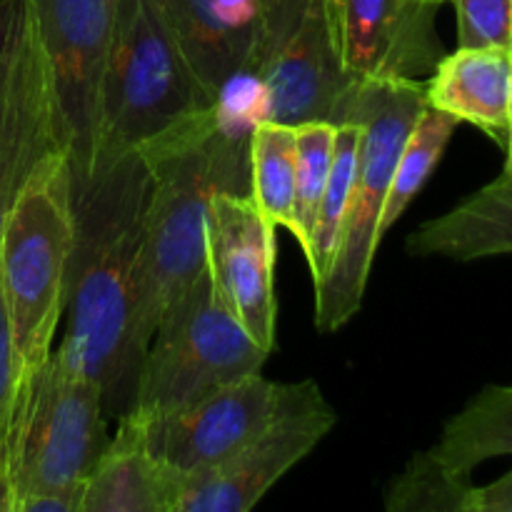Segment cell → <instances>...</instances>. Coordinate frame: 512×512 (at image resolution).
I'll return each instance as SVG.
<instances>
[{"label": "cell", "mask_w": 512, "mask_h": 512, "mask_svg": "<svg viewBox=\"0 0 512 512\" xmlns=\"http://www.w3.org/2000/svg\"><path fill=\"white\" fill-rule=\"evenodd\" d=\"M73 248V173L70 160H60L25 188L0 235V285L25 380L53 355Z\"/></svg>", "instance_id": "obj_5"}, {"label": "cell", "mask_w": 512, "mask_h": 512, "mask_svg": "<svg viewBox=\"0 0 512 512\" xmlns=\"http://www.w3.org/2000/svg\"><path fill=\"white\" fill-rule=\"evenodd\" d=\"M250 120L218 103L140 148L150 173L135 298L143 353L163 310L205 270V215L215 195H250Z\"/></svg>", "instance_id": "obj_2"}, {"label": "cell", "mask_w": 512, "mask_h": 512, "mask_svg": "<svg viewBox=\"0 0 512 512\" xmlns=\"http://www.w3.org/2000/svg\"><path fill=\"white\" fill-rule=\"evenodd\" d=\"M430 3H438V5H443V3H448V0H430Z\"/></svg>", "instance_id": "obj_30"}, {"label": "cell", "mask_w": 512, "mask_h": 512, "mask_svg": "<svg viewBox=\"0 0 512 512\" xmlns=\"http://www.w3.org/2000/svg\"><path fill=\"white\" fill-rule=\"evenodd\" d=\"M150 173L140 150L73 175L75 248L68 323L55 353L98 383L105 415L133 410L145 353L135 338V298Z\"/></svg>", "instance_id": "obj_1"}, {"label": "cell", "mask_w": 512, "mask_h": 512, "mask_svg": "<svg viewBox=\"0 0 512 512\" xmlns=\"http://www.w3.org/2000/svg\"><path fill=\"white\" fill-rule=\"evenodd\" d=\"M335 123H305L295 128L298 145V165H295V205H293V238L300 243L303 255L310 250L315 218H318L320 200L328 185L330 165H333Z\"/></svg>", "instance_id": "obj_24"}, {"label": "cell", "mask_w": 512, "mask_h": 512, "mask_svg": "<svg viewBox=\"0 0 512 512\" xmlns=\"http://www.w3.org/2000/svg\"><path fill=\"white\" fill-rule=\"evenodd\" d=\"M295 165V128L255 123L250 133V198L275 228H285L290 235L295 228Z\"/></svg>", "instance_id": "obj_20"}, {"label": "cell", "mask_w": 512, "mask_h": 512, "mask_svg": "<svg viewBox=\"0 0 512 512\" xmlns=\"http://www.w3.org/2000/svg\"><path fill=\"white\" fill-rule=\"evenodd\" d=\"M108 440L98 383L70 368L53 350L25 380L15 415L10 445L15 510L30 495L83 493Z\"/></svg>", "instance_id": "obj_7"}, {"label": "cell", "mask_w": 512, "mask_h": 512, "mask_svg": "<svg viewBox=\"0 0 512 512\" xmlns=\"http://www.w3.org/2000/svg\"><path fill=\"white\" fill-rule=\"evenodd\" d=\"M23 370L13 345L8 308H5L3 285H0V458H10L13 445L15 415H18L20 395H23Z\"/></svg>", "instance_id": "obj_26"}, {"label": "cell", "mask_w": 512, "mask_h": 512, "mask_svg": "<svg viewBox=\"0 0 512 512\" xmlns=\"http://www.w3.org/2000/svg\"><path fill=\"white\" fill-rule=\"evenodd\" d=\"M458 125V118L443 113V110L430 108V105L415 120L413 130L408 133L403 150H400L393 183H390L388 190V200H385L383 215H380V240L403 218V213L413 203L415 195L428 183V178L438 168L440 158H443L445 148H448Z\"/></svg>", "instance_id": "obj_21"}, {"label": "cell", "mask_w": 512, "mask_h": 512, "mask_svg": "<svg viewBox=\"0 0 512 512\" xmlns=\"http://www.w3.org/2000/svg\"><path fill=\"white\" fill-rule=\"evenodd\" d=\"M70 143V173L88 175L118 0H33Z\"/></svg>", "instance_id": "obj_11"}, {"label": "cell", "mask_w": 512, "mask_h": 512, "mask_svg": "<svg viewBox=\"0 0 512 512\" xmlns=\"http://www.w3.org/2000/svg\"><path fill=\"white\" fill-rule=\"evenodd\" d=\"M303 383H275L250 373L208 398L165 415H143L155 458L183 475L223 463L263 433L300 395Z\"/></svg>", "instance_id": "obj_12"}, {"label": "cell", "mask_w": 512, "mask_h": 512, "mask_svg": "<svg viewBox=\"0 0 512 512\" xmlns=\"http://www.w3.org/2000/svg\"><path fill=\"white\" fill-rule=\"evenodd\" d=\"M185 475L155 458L143 415L130 410L95 460L80 512H175Z\"/></svg>", "instance_id": "obj_16"}, {"label": "cell", "mask_w": 512, "mask_h": 512, "mask_svg": "<svg viewBox=\"0 0 512 512\" xmlns=\"http://www.w3.org/2000/svg\"><path fill=\"white\" fill-rule=\"evenodd\" d=\"M190 70L218 103L243 78L268 18V0H163Z\"/></svg>", "instance_id": "obj_15"}, {"label": "cell", "mask_w": 512, "mask_h": 512, "mask_svg": "<svg viewBox=\"0 0 512 512\" xmlns=\"http://www.w3.org/2000/svg\"><path fill=\"white\" fill-rule=\"evenodd\" d=\"M268 355L230 313L205 265L160 315L140 365L133 410L165 415L188 408L263 370Z\"/></svg>", "instance_id": "obj_6"}, {"label": "cell", "mask_w": 512, "mask_h": 512, "mask_svg": "<svg viewBox=\"0 0 512 512\" xmlns=\"http://www.w3.org/2000/svg\"><path fill=\"white\" fill-rule=\"evenodd\" d=\"M425 108V80L358 78L345 100L338 125H358L360 148L338 253L323 283L315 285L318 333H338L363 305L395 165L405 138Z\"/></svg>", "instance_id": "obj_3"}, {"label": "cell", "mask_w": 512, "mask_h": 512, "mask_svg": "<svg viewBox=\"0 0 512 512\" xmlns=\"http://www.w3.org/2000/svg\"><path fill=\"white\" fill-rule=\"evenodd\" d=\"M0 512H15V485L10 458H0Z\"/></svg>", "instance_id": "obj_28"}, {"label": "cell", "mask_w": 512, "mask_h": 512, "mask_svg": "<svg viewBox=\"0 0 512 512\" xmlns=\"http://www.w3.org/2000/svg\"><path fill=\"white\" fill-rule=\"evenodd\" d=\"M430 453L470 475L485 460L512 455V385H488L445 423Z\"/></svg>", "instance_id": "obj_19"}, {"label": "cell", "mask_w": 512, "mask_h": 512, "mask_svg": "<svg viewBox=\"0 0 512 512\" xmlns=\"http://www.w3.org/2000/svg\"><path fill=\"white\" fill-rule=\"evenodd\" d=\"M345 68L363 80H425L445 55L438 3L430 0H328Z\"/></svg>", "instance_id": "obj_14"}, {"label": "cell", "mask_w": 512, "mask_h": 512, "mask_svg": "<svg viewBox=\"0 0 512 512\" xmlns=\"http://www.w3.org/2000/svg\"><path fill=\"white\" fill-rule=\"evenodd\" d=\"M470 512H512V470L485 488H475Z\"/></svg>", "instance_id": "obj_27"}, {"label": "cell", "mask_w": 512, "mask_h": 512, "mask_svg": "<svg viewBox=\"0 0 512 512\" xmlns=\"http://www.w3.org/2000/svg\"><path fill=\"white\" fill-rule=\"evenodd\" d=\"M205 265L250 338L275 350V225L250 195L220 193L205 215Z\"/></svg>", "instance_id": "obj_13"}, {"label": "cell", "mask_w": 512, "mask_h": 512, "mask_svg": "<svg viewBox=\"0 0 512 512\" xmlns=\"http://www.w3.org/2000/svg\"><path fill=\"white\" fill-rule=\"evenodd\" d=\"M458 13V48H510L512 0H448Z\"/></svg>", "instance_id": "obj_25"}, {"label": "cell", "mask_w": 512, "mask_h": 512, "mask_svg": "<svg viewBox=\"0 0 512 512\" xmlns=\"http://www.w3.org/2000/svg\"><path fill=\"white\" fill-rule=\"evenodd\" d=\"M60 160L68 130L33 0H0V235L25 188Z\"/></svg>", "instance_id": "obj_9"}, {"label": "cell", "mask_w": 512, "mask_h": 512, "mask_svg": "<svg viewBox=\"0 0 512 512\" xmlns=\"http://www.w3.org/2000/svg\"><path fill=\"white\" fill-rule=\"evenodd\" d=\"M473 490L470 475L455 473L430 450H420L390 480L383 500L388 512H470Z\"/></svg>", "instance_id": "obj_23"}, {"label": "cell", "mask_w": 512, "mask_h": 512, "mask_svg": "<svg viewBox=\"0 0 512 512\" xmlns=\"http://www.w3.org/2000/svg\"><path fill=\"white\" fill-rule=\"evenodd\" d=\"M425 98L430 108L475 125L505 145L512 105V50L458 48L445 53L425 78Z\"/></svg>", "instance_id": "obj_17"}, {"label": "cell", "mask_w": 512, "mask_h": 512, "mask_svg": "<svg viewBox=\"0 0 512 512\" xmlns=\"http://www.w3.org/2000/svg\"><path fill=\"white\" fill-rule=\"evenodd\" d=\"M213 105L180 50L163 0H118L93 165L140 150Z\"/></svg>", "instance_id": "obj_4"}, {"label": "cell", "mask_w": 512, "mask_h": 512, "mask_svg": "<svg viewBox=\"0 0 512 512\" xmlns=\"http://www.w3.org/2000/svg\"><path fill=\"white\" fill-rule=\"evenodd\" d=\"M505 173L512 175V105H510V118H508V135H505Z\"/></svg>", "instance_id": "obj_29"}, {"label": "cell", "mask_w": 512, "mask_h": 512, "mask_svg": "<svg viewBox=\"0 0 512 512\" xmlns=\"http://www.w3.org/2000/svg\"><path fill=\"white\" fill-rule=\"evenodd\" d=\"M408 253L460 263L512 255V175L503 170L453 210L420 225L408 238Z\"/></svg>", "instance_id": "obj_18"}, {"label": "cell", "mask_w": 512, "mask_h": 512, "mask_svg": "<svg viewBox=\"0 0 512 512\" xmlns=\"http://www.w3.org/2000/svg\"><path fill=\"white\" fill-rule=\"evenodd\" d=\"M243 78L258 88V123L338 125L358 78L340 58L328 0H268L263 35Z\"/></svg>", "instance_id": "obj_8"}, {"label": "cell", "mask_w": 512, "mask_h": 512, "mask_svg": "<svg viewBox=\"0 0 512 512\" xmlns=\"http://www.w3.org/2000/svg\"><path fill=\"white\" fill-rule=\"evenodd\" d=\"M360 128L355 123H340L338 138H335L333 165H330L328 185H325L323 200H320L318 218H315L310 250L305 253L313 285H320L333 265L338 253L340 235H343L345 213H348L350 185H353L355 163H358Z\"/></svg>", "instance_id": "obj_22"}, {"label": "cell", "mask_w": 512, "mask_h": 512, "mask_svg": "<svg viewBox=\"0 0 512 512\" xmlns=\"http://www.w3.org/2000/svg\"><path fill=\"white\" fill-rule=\"evenodd\" d=\"M338 423L315 380L248 445L213 468L185 475L175 512H248Z\"/></svg>", "instance_id": "obj_10"}]
</instances>
